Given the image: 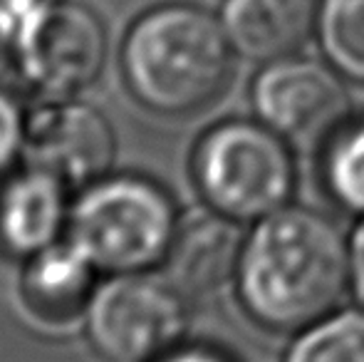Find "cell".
I'll use <instances>...</instances> for the list:
<instances>
[{
	"mask_svg": "<svg viewBox=\"0 0 364 362\" xmlns=\"http://www.w3.org/2000/svg\"><path fill=\"white\" fill-rule=\"evenodd\" d=\"M92 263L70 246H48L33 256L23 275V298L35 318L63 325L82 313L92 293Z\"/></svg>",
	"mask_w": 364,
	"mask_h": 362,
	"instance_id": "cell-12",
	"label": "cell"
},
{
	"mask_svg": "<svg viewBox=\"0 0 364 362\" xmlns=\"http://www.w3.org/2000/svg\"><path fill=\"white\" fill-rule=\"evenodd\" d=\"M223 25L193 5H161L132 25L124 40V78L149 110L186 117L206 110L230 78Z\"/></svg>",
	"mask_w": 364,
	"mask_h": 362,
	"instance_id": "cell-2",
	"label": "cell"
},
{
	"mask_svg": "<svg viewBox=\"0 0 364 362\" xmlns=\"http://www.w3.org/2000/svg\"><path fill=\"white\" fill-rule=\"evenodd\" d=\"M45 3L48 0H0V13H3V18L13 28V25L23 23L28 15H33L38 8H43Z\"/></svg>",
	"mask_w": 364,
	"mask_h": 362,
	"instance_id": "cell-18",
	"label": "cell"
},
{
	"mask_svg": "<svg viewBox=\"0 0 364 362\" xmlns=\"http://www.w3.org/2000/svg\"><path fill=\"white\" fill-rule=\"evenodd\" d=\"M193 179L206 203L230 221H260L295 191L290 144L263 122H223L203 134Z\"/></svg>",
	"mask_w": 364,
	"mask_h": 362,
	"instance_id": "cell-3",
	"label": "cell"
},
{
	"mask_svg": "<svg viewBox=\"0 0 364 362\" xmlns=\"http://www.w3.org/2000/svg\"><path fill=\"white\" fill-rule=\"evenodd\" d=\"M25 124L18 102L0 92V174L13 166L20 149L25 147Z\"/></svg>",
	"mask_w": 364,
	"mask_h": 362,
	"instance_id": "cell-16",
	"label": "cell"
},
{
	"mask_svg": "<svg viewBox=\"0 0 364 362\" xmlns=\"http://www.w3.org/2000/svg\"><path fill=\"white\" fill-rule=\"evenodd\" d=\"M315 25L327 63L364 85V0H320Z\"/></svg>",
	"mask_w": 364,
	"mask_h": 362,
	"instance_id": "cell-13",
	"label": "cell"
},
{
	"mask_svg": "<svg viewBox=\"0 0 364 362\" xmlns=\"http://www.w3.org/2000/svg\"><path fill=\"white\" fill-rule=\"evenodd\" d=\"M238 295L273 333H300L335 313L350 288V241L322 213L283 206L255 221L243 241Z\"/></svg>",
	"mask_w": 364,
	"mask_h": 362,
	"instance_id": "cell-1",
	"label": "cell"
},
{
	"mask_svg": "<svg viewBox=\"0 0 364 362\" xmlns=\"http://www.w3.org/2000/svg\"><path fill=\"white\" fill-rule=\"evenodd\" d=\"M253 107L265 127L290 147H325L350 122V97L335 68L305 58H280L253 82Z\"/></svg>",
	"mask_w": 364,
	"mask_h": 362,
	"instance_id": "cell-6",
	"label": "cell"
},
{
	"mask_svg": "<svg viewBox=\"0 0 364 362\" xmlns=\"http://www.w3.org/2000/svg\"><path fill=\"white\" fill-rule=\"evenodd\" d=\"M156 362H228V360L220 358L218 353H211V350L191 348V350H178V353H168Z\"/></svg>",
	"mask_w": 364,
	"mask_h": 362,
	"instance_id": "cell-19",
	"label": "cell"
},
{
	"mask_svg": "<svg viewBox=\"0 0 364 362\" xmlns=\"http://www.w3.org/2000/svg\"><path fill=\"white\" fill-rule=\"evenodd\" d=\"M8 30H10L8 20H5V18H3V13H0V55H3L5 40H8Z\"/></svg>",
	"mask_w": 364,
	"mask_h": 362,
	"instance_id": "cell-20",
	"label": "cell"
},
{
	"mask_svg": "<svg viewBox=\"0 0 364 362\" xmlns=\"http://www.w3.org/2000/svg\"><path fill=\"white\" fill-rule=\"evenodd\" d=\"M20 68L48 97H70L100 78L107 33L90 8L73 0L45 3L18 25Z\"/></svg>",
	"mask_w": 364,
	"mask_h": 362,
	"instance_id": "cell-7",
	"label": "cell"
},
{
	"mask_svg": "<svg viewBox=\"0 0 364 362\" xmlns=\"http://www.w3.org/2000/svg\"><path fill=\"white\" fill-rule=\"evenodd\" d=\"M65 223V183L33 169L0 198V238L15 253L35 256L53 246Z\"/></svg>",
	"mask_w": 364,
	"mask_h": 362,
	"instance_id": "cell-11",
	"label": "cell"
},
{
	"mask_svg": "<svg viewBox=\"0 0 364 362\" xmlns=\"http://www.w3.org/2000/svg\"><path fill=\"white\" fill-rule=\"evenodd\" d=\"M186 325L181 293L149 275H122L90 303L87 333L109 362H154L176 348Z\"/></svg>",
	"mask_w": 364,
	"mask_h": 362,
	"instance_id": "cell-5",
	"label": "cell"
},
{
	"mask_svg": "<svg viewBox=\"0 0 364 362\" xmlns=\"http://www.w3.org/2000/svg\"><path fill=\"white\" fill-rule=\"evenodd\" d=\"M350 288L364 308V218L350 238Z\"/></svg>",
	"mask_w": 364,
	"mask_h": 362,
	"instance_id": "cell-17",
	"label": "cell"
},
{
	"mask_svg": "<svg viewBox=\"0 0 364 362\" xmlns=\"http://www.w3.org/2000/svg\"><path fill=\"white\" fill-rule=\"evenodd\" d=\"M315 0H225L220 10L230 48L260 63L295 55L315 28Z\"/></svg>",
	"mask_w": 364,
	"mask_h": 362,
	"instance_id": "cell-9",
	"label": "cell"
},
{
	"mask_svg": "<svg viewBox=\"0 0 364 362\" xmlns=\"http://www.w3.org/2000/svg\"><path fill=\"white\" fill-rule=\"evenodd\" d=\"M73 246L95 268L136 273L168 253L176 208L164 188L139 176L97 181L73 211Z\"/></svg>",
	"mask_w": 364,
	"mask_h": 362,
	"instance_id": "cell-4",
	"label": "cell"
},
{
	"mask_svg": "<svg viewBox=\"0 0 364 362\" xmlns=\"http://www.w3.org/2000/svg\"><path fill=\"white\" fill-rule=\"evenodd\" d=\"M285 362H364V308L330 313L300 330Z\"/></svg>",
	"mask_w": 364,
	"mask_h": 362,
	"instance_id": "cell-15",
	"label": "cell"
},
{
	"mask_svg": "<svg viewBox=\"0 0 364 362\" xmlns=\"http://www.w3.org/2000/svg\"><path fill=\"white\" fill-rule=\"evenodd\" d=\"M23 149L33 169L65 186H87L109 171L114 132L90 105L43 107L25 124Z\"/></svg>",
	"mask_w": 364,
	"mask_h": 362,
	"instance_id": "cell-8",
	"label": "cell"
},
{
	"mask_svg": "<svg viewBox=\"0 0 364 362\" xmlns=\"http://www.w3.org/2000/svg\"><path fill=\"white\" fill-rule=\"evenodd\" d=\"M243 241L235 221L201 216L176 231L166 253L168 283L183 295H211L238 271Z\"/></svg>",
	"mask_w": 364,
	"mask_h": 362,
	"instance_id": "cell-10",
	"label": "cell"
},
{
	"mask_svg": "<svg viewBox=\"0 0 364 362\" xmlns=\"http://www.w3.org/2000/svg\"><path fill=\"white\" fill-rule=\"evenodd\" d=\"M322 181L337 206L364 218V122H347L322 147Z\"/></svg>",
	"mask_w": 364,
	"mask_h": 362,
	"instance_id": "cell-14",
	"label": "cell"
}]
</instances>
